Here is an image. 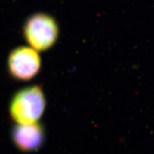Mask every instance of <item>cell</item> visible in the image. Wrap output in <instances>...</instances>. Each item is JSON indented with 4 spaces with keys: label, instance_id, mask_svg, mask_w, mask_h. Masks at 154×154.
I'll use <instances>...</instances> for the list:
<instances>
[{
    "label": "cell",
    "instance_id": "obj_1",
    "mask_svg": "<svg viewBox=\"0 0 154 154\" xmlns=\"http://www.w3.org/2000/svg\"><path fill=\"white\" fill-rule=\"evenodd\" d=\"M47 99L42 87L31 86L19 90L9 104V114L17 124L38 122L45 111Z\"/></svg>",
    "mask_w": 154,
    "mask_h": 154
},
{
    "label": "cell",
    "instance_id": "obj_3",
    "mask_svg": "<svg viewBox=\"0 0 154 154\" xmlns=\"http://www.w3.org/2000/svg\"><path fill=\"white\" fill-rule=\"evenodd\" d=\"M7 68L11 77L17 81L33 79L42 69V59L38 51L29 47H19L13 49L7 59Z\"/></svg>",
    "mask_w": 154,
    "mask_h": 154
},
{
    "label": "cell",
    "instance_id": "obj_4",
    "mask_svg": "<svg viewBox=\"0 0 154 154\" xmlns=\"http://www.w3.org/2000/svg\"><path fill=\"white\" fill-rule=\"evenodd\" d=\"M45 138V129L39 122L17 124L11 131L13 143L17 149L24 153L38 151L43 146Z\"/></svg>",
    "mask_w": 154,
    "mask_h": 154
},
{
    "label": "cell",
    "instance_id": "obj_2",
    "mask_svg": "<svg viewBox=\"0 0 154 154\" xmlns=\"http://www.w3.org/2000/svg\"><path fill=\"white\" fill-rule=\"evenodd\" d=\"M23 34L30 47L37 51H45L57 43L59 34V25L49 14L36 13L25 22Z\"/></svg>",
    "mask_w": 154,
    "mask_h": 154
}]
</instances>
